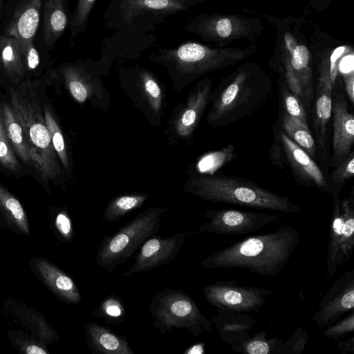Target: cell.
<instances>
[{"instance_id":"1","label":"cell","mask_w":354,"mask_h":354,"mask_svg":"<svg viewBox=\"0 0 354 354\" xmlns=\"http://www.w3.org/2000/svg\"><path fill=\"white\" fill-rule=\"evenodd\" d=\"M194 0H109L103 26L113 33L101 43V60L136 59L156 45L158 26L173 15L188 12Z\"/></svg>"},{"instance_id":"2","label":"cell","mask_w":354,"mask_h":354,"mask_svg":"<svg viewBox=\"0 0 354 354\" xmlns=\"http://www.w3.org/2000/svg\"><path fill=\"white\" fill-rule=\"evenodd\" d=\"M264 19L275 30L269 63L289 90L309 109L313 91V58L310 44L312 23L303 17L280 18L244 9Z\"/></svg>"},{"instance_id":"3","label":"cell","mask_w":354,"mask_h":354,"mask_svg":"<svg viewBox=\"0 0 354 354\" xmlns=\"http://www.w3.org/2000/svg\"><path fill=\"white\" fill-rule=\"evenodd\" d=\"M292 226L248 237L203 259L205 269L241 268L263 277H274L283 270L299 244Z\"/></svg>"},{"instance_id":"4","label":"cell","mask_w":354,"mask_h":354,"mask_svg":"<svg viewBox=\"0 0 354 354\" xmlns=\"http://www.w3.org/2000/svg\"><path fill=\"white\" fill-rule=\"evenodd\" d=\"M272 91V78L259 65L243 63L226 76L211 94L207 122L218 127L250 116L266 104Z\"/></svg>"},{"instance_id":"5","label":"cell","mask_w":354,"mask_h":354,"mask_svg":"<svg viewBox=\"0 0 354 354\" xmlns=\"http://www.w3.org/2000/svg\"><path fill=\"white\" fill-rule=\"evenodd\" d=\"M257 50L251 45L245 48L211 47L196 41H187L176 48H160L149 59L167 68L171 77L193 81L206 73L233 66Z\"/></svg>"},{"instance_id":"6","label":"cell","mask_w":354,"mask_h":354,"mask_svg":"<svg viewBox=\"0 0 354 354\" xmlns=\"http://www.w3.org/2000/svg\"><path fill=\"white\" fill-rule=\"evenodd\" d=\"M186 190L201 199L215 203L290 214L301 210L288 197L236 176L212 175L194 178L187 184Z\"/></svg>"},{"instance_id":"7","label":"cell","mask_w":354,"mask_h":354,"mask_svg":"<svg viewBox=\"0 0 354 354\" xmlns=\"http://www.w3.org/2000/svg\"><path fill=\"white\" fill-rule=\"evenodd\" d=\"M10 105L24 127L33 167L44 180L60 174L50 135L37 101L22 91L10 88Z\"/></svg>"},{"instance_id":"8","label":"cell","mask_w":354,"mask_h":354,"mask_svg":"<svg viewBox=\"0 0 354 354\" xmlns=\"http://www.w3.org/2000/svg\"><path fill=\"white\" fill-rule=\"evenodd\" d=\"M165 212L164 208L151 207L114 234H106L95 255L97 266L111 273L131 258L147 239L158 232Z\"/></svg>"},{"instance_id":"9","label":"cell","mask_w":354,"mask_h":354,"mask_svg":"<svg viewBox=\"0 0 354 354\" xmlns=\"http://www.w3.org/2000/svg\"><path fill=\"white\" fill-rule=\"evenodd\" d=\"M151 325L161 334L173 328L187 329L192 335L212 332V322L200 310L194 300L182 290L165 288L150 300Z\"/></svg>"},{"instance_id":"10","label":"cell","mask_w":354,"mask_h":354,"mask_svg":"<svg viewBox=\"0 0 354 354\" xmlns=\"http://www.w3.org/2000/svg\"><path fill=\"white\" fill-rule=\"evenodd\" d=\"M184 29L205 42L225 46L239 39L254 43L262 34L264 26L263 20L256 16L201 13L192 17Z\"/></svg>"},{"instance_id":"11","label":"cell","mask_w":354,"mask_h":354,"mask_svg":"<svg viewBox=\"0 0 354 354\" xmlns=\"http://www.w3.org/2000/svg\"><path fill=\"white\" fill-rule=\"evenodd\" d=\"M203 293L206 301L218 309L242 313L259 310L272 295L268 289L239 286L235 280L206 285Z\"/></svg>"},{"instance_id":"12","label":"cell","mask_w":354,"mask_h":354,"mask_svg":"<svg viewBox=\"0 0 354 354\" xmlns=\"http://www.w3.org/2000/svg\"><path fill=\"white\" fill-rule=\"evenodd\" d=\"M204 216L209 221L198 227L199 232L223 235L255 232L278 219L274 214L234 209H208Z\"/></svg>"},{"instance_id":"13","label":"cell","mask_w":354,"mask_h":354,"mask_svg":"<svg viewBox=\"0 0 354 354\" xmlns=\"http://www.w3.org/2000/svg\"><path fill=\"white\" fill-rule=\"evenodd\" d=\"M354 308V269L346 271L322 297L313 321L324 328L339 320Z\"/></svg>"},{"instance_id":"14","label":"cell","mask_w":354,"mask_h":354,"mask_svg":"<svg viewBox=\"0 0 354 354\" xmlns=\"http://www.w3.org/2000/svg\"><path fill=\"white\" fill-rule=\"evenodd\" d=\"M185 240L183 232H177L170 236L153 235L149 237L139 248L134 263L124 276L129 277L169 264L180 253Z\"/></svg>"},{"instance_id":"15","label":"cell","mask_w":354,"mask_h":354,"mask_svg":"<svg viewBox=\"0 0 354 354\" xmlns=\"http://www.w3.org/2000/svg\"><path fill=\"white\" fill-rule=\"evenodd\" d=\"M44 0H8L2 33L20 41L35 39Z\"/></svg>"},{"instance_id":"16","label":"cell","mask_w":354,"mask_h":354,"mask_svg":"<svg viewBox=\"0 0 354 354\" xmlns=\"http://www.w3.org/2000/svg\"><path fill=\"white\" fill-rule=\"evenodd\" d=\"M283 153L299 184L326 189L327 183L321 169L302 148L283 132L279 134Z\"/></svg>"},{"instance_id":"17","label":"cell","mask_w":354,"mask_h":354,"mask_svg":"<svg viewBox=\"0 0 354 354\" xmlns=\"http://www.w3.org/2000/svg\"><path fill=\"white\" fill-rule=\"evenodd\" d=\"M333 121V162L337 166L352 151L354 144V115L348 109L346 101L336 92L332 99Z\"/></svg>"},{"instance_id":"18","label":"cell","mask_w":354,"mask_h":354,"mask_svg":"<svg viewBox=\"0 0 354 354\" xmlns=\"http://www.w3.org/2000/svg\"><path fill=\"white\" fill-rule=\"evenodd\" d=\"M86 345L93 354H134L125 336L96 322L84 326Z\"/></svg>"},{"instance_id":"19","label":"cell","mask_w":354,"mask_h":354,"mask_svg":"<svg viewBox=\"0 0 354 354\" xmlns=\"http://www.w3.org/2000/svg\"><path fill=\"white\" fill-rule=\"evenodd\" d=\"M35 264L44 281L59 299L72 304L82 301V295L76 283L64 271L40 258L35 260Z\"/></svg>"},{"instance_id":"20","label":"cell","mask_w":354,"mask_h":354,"mask_svg":"<svg viewBox=\"0 0 354 354\" xmlns=\"http://www.w3.org/2000/svg\"><path fill=\"white\" fill-rule=\"evenodd\" d=\"M44 47L50 50L69 27L71 14L68 0L44 1Z\"/></svg>"},{"instance_id":"21","label":"cell","mask_w":354,"mask_h":354,"mask_svg":"<svg viewBox=\"0 0 354 354\" xmlns=\"http://www.w3.org/2000/svg\"><path fill=\"white\" fill-rule=\"evenodd\" d=\"M212 322L222 340L228 344H234L250 337L251 330L257 321L251 317L227 310H218Z\"/></svg>"},{"instance_id":"22","label":"cell","mask_w":354,"mask_h":354,"mask_svg":"<svg viewBox=\"0 0 354 354\" xmlns=\"http://www.w3.org/2000/svg\"><path fill=\"white\" fill-rule=\"evenodd\" d=\"M212 80H202L190 97L187 106L176 122L177 133L183 136H190L203 114L212 94Z\"/></svg>"},{"instance_id":"23","label":"cell","mask_w":354,"mask_h":354,"mask_svg":"<svg viewBox=\"0 0 354 354\" xmlns=\"http://www.w3.org/2000/svg\"><path fill=\"white\" fill-rule=\"evenodd\" d=\"M342 221L341 199L339 196H334L326 261L328 278L333 277L337 269L346 263L342 248Z\"/></svg>"},{"instance_id":"24","label":"cell","mask_w":354,"mask_h":354,"mask_svg":"<svg viewBox=\"0 0 354 354\" xmlns=\"http://www.w3.org/2000/svg\"><path fill=\"white\" fill-rule=\"evenodd\" d=\"M3 123L11 147L26 164L33 167L25 129L10 103L1 102Z\"/></svg>"},{"instance_id":"25","label":"cell","mask_w":354,"mask_h":354,"mask_svg":"<svg viewBox=\"0 0 354 354\" xmlns=\"http://www.w3.org/2000/svg\"><path fill=\"white\" fill-rule=\"evenodd\" d=\"M0 66L15 83L26 75L19 40L13 36L0 35Z\"/></svg>"},{"instance_id":"26","label":"cell","mask_w":354,"mask_h":354,"mask_svg":"<svg viewBox=\"0 0 354 354\" xmlns=\"http://www.w3.org/2000/svg\"><path fill=\"white\" fill-rule=\"evenodd\" d=\"M283 132L310 157L316 155V142L308 124L285 113L282 118Z\"/></svg>"},{"instance_id":"27","label":"cell","mask_w":354,"mask_h":354,"mask_svg":"<svg viewBox=\"0 0 354 354\" xmlns=\"http://www.w3.org/2000/svg\"><path fill=\"white\" fill-rule=\"evenodd\" d=\"M266 330L232 345L233 351L246 354H279L283 340L276 337L267 339Z\"/></svg>"},{"instance_id":"28","label":"cell","mask_w":354,"mask_h":354,"mask_svg":"<svg viewBox=\"0 0 354 354\" xmlns=\"http://www.w3.org/2000/svg\"><path fill=\"white\" fill-rule=\"evenodd\" d=\"M149 198L144 194H129L118 196L106 205L103 220L106 222H116L127 214L142 206Z\"/></svg>"},{"instance_id":"29","label":"cell","mask_w":354,"mask_h":354,"mask_svg":"<svg viewBox=\"0 0 354 354\" xmlns=\"http://www.w3.org/2000/svg\"><path fill=\"white\" fill-rule=\"evenodd\" d=\"M0 210L21 232L28 234L29 225L26 214L20 202L0 185Z\"/></svg>"},{"instance_id":"30","label":"cell","mask_w":354,"mask_h":354,"mask_svg":"<svg viewBox=\"0 0 354 354\" xmlns=\"http://www.w3.org/2000/svg\"><path fill=\"white\" fill-rule=\"evenodd\" d=\"M342 214V248L344 257L348 261L354 250V196L341 200Z\"/></svg>"},{"instance_id":"31","label":"cell","mask_w":354,"mask_h":354,"mask_svg":"<svg viewBox=\"0 0 354 354\" xmlns=\"http://www.w3.org/2000/svg\"><path fill=\"white\" fill-rule=\"evenodd\" d=\"M236 156L234 146L230 144L219 150L204 155L197 162L196 169L201 174L212 176Z\"/></svg>"},{"instance_id":"32","label":"cell","mask_w":354,"mask_h":354,"mask_svg":"<svg viewBox=\"0 0 354 354\" xmlns=\"http://www.w3.org/2000/svg\"><path fill=\"white\" fill-rule=\"evenodd\" d=\"M93 316L109 324H119L124 321L126 309L122 299L116 295L106 297L92 311Z\"/></svg>"},{"instance_id":"33","label":"cell","mask_w":354,"mask_h":354,"mask_svg":"<svg viewBox=\"0 0 354 354\" xmlns=\"http://www.w3.org/2000/svg\"><path fill=\"white\" fill-rule=\"evenodd\" d=\"M96 1L97 0H77L68 27L71 46L73 44L75 38L86 29L90 14Z\"/></svg>"},{"instance_id":"34","label":"cell","mask_w":354,"mask_h":354,"mask_svg":"<svg viewBox=\"0 0 354 354\" xmlns=\"http://www.w3.org/2000/svg\"><path fill=\"white\" fill-rule=\"evenodd\" d=\"M44 118L50 135L54 150L64 167L67 169L69 166V160L63 134L49 106L46 104L44 106Z\"/></svg>"},{"instance_id":"35","label":"cell","mask_w":354,"mask_h":354,"mask_svg":"<svg viewBox=\"0 0 354 354\" xmlns=\"http://www.w3.org/2000/svg\"><path fill=\"white\" fill-rule=\"evenodd\" d=\"M1 106L0 98V165L10 171L19 173L21 167L6 134L2 120Z\"/></svg>"},{"instance_id":"36","label":"cell","mask_w":354,"mask_h":354,"mask_svg":"<svg viewBox=\"0 0 354 354\" xmlns=\"http://www.w3.org/2000/svg\"><path fill=\"white\" fill-rule=\"evenodd\" d=\"M133 68L142 84L146 97L153 107L158 110L162 102V93L159 84L147 70L138 66Z\"/></svg>"},{"instance_id":"37","label":"cell","mask_w":354,"mask_h":354,"mask_svg":"<svg viewBox=\"0 0 354 354\" xmlns=\"http://www.w3.org/2000/svg\"><path fill=\"white\" fill-rule=\"evenodd\" d=\"M354 175V151H351L346 158L330 174V180L335 186L333 196H339L341 187Z\"/></svg>"},{"instance_id":"38","label":"cell","mask_w":354,"mask_h":354,"mask_svg":"<svg viewBox=\"0 0 354 354\" xmlns=\"http://www.w3.org/2000/svg\"><path fill=\"white\" fill-rule=\"evenodd\" d=\"M354 331V311L342 319H339L333 324L326 327L323 333L325 337L331 339L335 342L344 338L349 333Z\"/></svg>"},{"instance_id":"39","label":"cell","mask_w":354,"mask_h":354,"mask_svg":"<svg viewBox=\"0 0 354 354\" xmlns=\"http://www.w3.org/2000/svg\"><path fill=\"white\" fill-rule=\"evenodd\" d=\"M282 87L283 100L286 113L308 124L306 109L301 101L289 90L286 84L283 82H282Z\"/></svg>"},{"instance_id":"40","label":"cell","mask_w":354,"mask_h":354,"mask_svg":"<svg viewBox=\"0 0 354 354\" xmlns=\"http://www.w3.org/2000/svg\"><path fill=\"white\" fill-rule=\"evenodd\" d=\"M20 47L26 73L36 71L41 64V56L37 49L34 39L28 41H20Z\"/></svg>"},{"instance_id":"41","label":"cell","mask_w":354,"mask_h":354,"mask_svg":"<svg viewBox=\"0 0 354 354\" xmlns=\"http://www.w3.org/2000/svg\"><path fill=\"white\" fill-rule=\"evenodd\" d=\"M308 335L298 327L287 342L282 343L279 354H301L306 346Z\"/></svg>"},{"instance_id":"42","label":"cell","mask_w":354,"mask_h":354,"mask_svg":"<svg viewBox=\"0 0 354 354\" xmlns=\"http://www.w3.org/2000/svg\"><path fill=\"white\" fill-rule=\"evenodd\" d=\"M55 225L63 239L68 241L73 239V225L67 213L61 212L57 214L55 221Z\"/></svg>"},{"instance_id":"43","label":"cell","mask_w":354,"mask_h":354,"mask_svg":"<svg viewBox=\"0 0 354 354\" xmlns=\"http://www.w3.org/2000/svg\"><path fill=\"white\" fill-rule=\"evenodd\" d=\"M344 88L350 102L354 104V70L353 68L342 73Z\"/></svg>"},{"instance_id":"44","label":"cell","mask_w":354,"mask_h":354,"mask_svg":"<svg viewBox=\"0 0 354 354\" xmlns=\"http://www.w3.org/2000/svg\"><path fill=\"white\" fill-rule=\"evenodd\" d=\"M283 150L282 147L280 143V141L279 142H274L270 149V159L271 162L276 165L283 168Z\"/></svg>"},{"instance_id":"45","label":"cell","mask_w":354,"mask_h":354,"mask_svg":"<svg viewBox=\"0 0 354 354\" xmlns=\"http://www.w3.org/2000/svg\"><path fill=\"white\" fill-rule=\"evenodd\" d=\"M335 0H306V6L315 12L326 10Z\"/></svg>"},{"instance_id":"46","label":"cell","mask_w":354,"mask_h":354,"mask_svg":"<svg viewBox=\"0 0 354 354\" xmlns=\"http://www.w3.org/2000/svg\"><path fill=\"white\" fill-rule=\"evenodd\" d=\"M337 348L342 354H347L354 353V337L352 336L349 339L344 341H339Z\"/></svg>"},{"instance_id":"47","label":"cell","mask_w":354,"mask_h":354,"mask_svg":"<svg viewBox=\"0 0 354 354\" xmlns=\"http://www.w3.org/2000/svg\"><path fill=\"white\" fill-rule=\"evenodd\" d=\"M205 343L203 342H197L187 348L184 351V354H203Z\"/></svg>"},{"instance_id":"48","label":"cell","mask_w":354,"mask_h":354,"mask_svg":"<svg viewBox=\"0 0 354 354\" xmlns=\"http://www.w3.org/2000/svg\"><path fill=\"white\" fill-rule=\"evenodd\" d=\"M26 353L28 354H46L48 351L37 345H30L26 348Z\"/></svg>"},{"instance_id":"49","label":"cell","mask_w":354,"mask_h":354,"mask_svg":"<svg viewBox=\"0 0 354 354\" xmlns=\"http://www.w3.org/2000/svg\"><path fill=\"white\" fill-rule=\"evenodd\" d=\"M1 2H2V0H0V14H1ZM0 31H1V28H0Z\"/></svg>"},{"instance_id":"50","label":"cell","mask_w":354,"mask_h":354,"mask_svg":"<svg viewBox=\"0 0 354 354\" xmlns=\"http://www.w3.org/2000/svg\"><path fill=\"white\" fill-rule=\"evenodd\" d=\"M194 1H200L201 3H202V2H204V1H208V0H194Z\"/></svg>"},{"instance_id":"51","label":"cell","mask_w":354,"mask_h":354,"mask_svg":"<svg viewBox=\"0 0 354 354\" xmlns=\"http://www.w3.org/2000/svg\"><path fill=\"white\" fill-rule=\"evenodd\" d=\"M286 1H288V0H286Z\"/></svg>"}]
</instances>
